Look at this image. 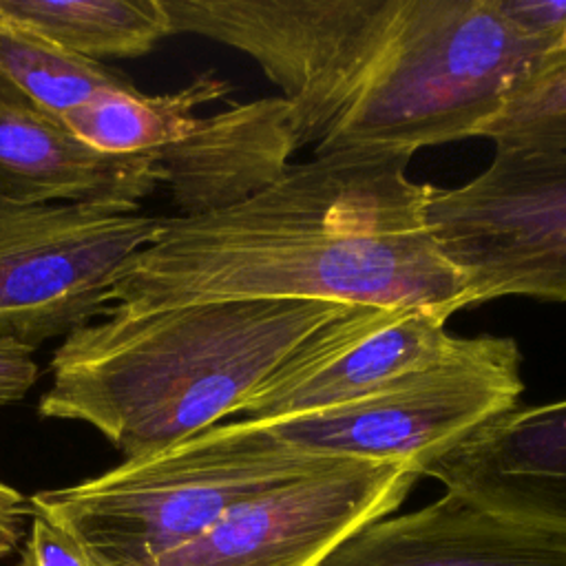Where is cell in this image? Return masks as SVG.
I'll return each instance as SVG.
<instances>
[{
	"label": "cell",
	"mask_w": 566,
	"mask_h": 566,
	"mask_svg": "<svg viewBox=\"0 0 566 566\" xmlns=\"http://www.w3.org/2000/svg\"><path fill=\"white\" fill-rule=\"evenodd\" d=\"M522 389V354L513 338L455 336L438 360L352 402L259 424L303 455L407 464L422 475L431 460L513 409Z\"/></svg>",
	"instance_id": "5b68a950"
},
{
	"label": "cell",
	"mask_w": 566,
	"mask_h": 566,
	"mask_svg": "<svg viewBox=\"0 0 566 566\" xmlns=\"http://www.w3.org/2000/svg\"><path fill=\"white\" fill-rule=\"evenodd\" d=\"M20 537H22V531H15V528H9V526L0 524V559L11 555L18 548Z\"/></svg>",
	"instance_id": "603a6c76"
},
{
	"label": "cell",
	"mask_w": 566,
	"mask_h": 566,
	"mask_svg": "<svg viewBox=\"0 0 566 566\" xmlns=\"http://www.w3.org/2000/svg\"><path fill=\"white\" fill-rule=\"evenodd\" d=\"M172 33L259 62L292 108L298 146H318L374 71L402 0H161Z\"/></svg>",
	"instance_id": "8992f818"
},
{
	"label": "cell",
	"mask_w": 566,
	"mask_h": 566,
	"mask_svg": "<svg viewBox=\"0 0 566 566\" xmlns=\"http://www.w3.org/2000/svg\"><path fill=\"white\" fill-rule=\"evenodd\" d=\"M0 20L97 64L146 55L170 35L161 0H0Z\"/></svg>",
	"instance_id": "9a60e30c"
},
{
	"label": "cell",
	"mask_w": 566,
	"mask_h": 566,
	"mask_svg": "<svg viewBox=\"0 0 566 566\" xmlns=\"http://www.w3.org/2000/svg\"><path fill=\"white\" fill-rule=\"evenodd\" d=\"M298 148L292 108L279 95L199 117L192 133L157 150V159L177 217H197L276 181Z\"/></svg>",
	"instance_id": "4fadbf2b"
},
{
	"label": "cell",
	"mask_w": 566,
	"mask_h": 566,
	"mask_svg": "<svg viewBox=\"0 0 566 566\" xmlns=\"http://www.w3.org/2000/svg\"><path fill=\"white\" fill-rule=\"evenodd\" d=\"M159 184L157 150L102 153L62 119L0 111V195L11 201L139 210Z\"/></svg>",
	"instance_id": "5bb4252c"
},
{
	"label": "cell",
	"mask_w": 566,
	"mask_h": 566,
	"mask_svg": "<svg viewBox=\"0 0 566 566\" xmlns=\"http://www.w3.org/2000/svg\"><path fill=\"white\" fill-rule=\"evenodd\" d=\"M447 318L420 307L352 305L305 338L239 407L276 422L327 411L438 360L455 336Z\"/></svg>",
	"instance_id": "30bf717a"
},
{
	"label": "cell",
	"mask_w": 566,
	"mask_h": 566,
	"mask_svg": "<svg viewBox=\"0 0 566 566\" xmlns=\"http://www.w3.org/2000/svg\"><path fill=\"white\" fill-rule=\"evenodd\" d=\"M352 305L217 301L146 314L106 310L51 358L42 418L97 429L124 458L201 433L241 402L316 329Z\"/></svg>",
	"instance_id": "7a4b0ae2"
},
{
	"label": "cell",
	"mask_w": 566,
	"mask_h": 566,
	"mask_svg": "<svg viewBox=\"0 0 566 566\" xmlns=\"http://www.w3.org/2000/svg\"><path fill=\"white\" fill-rule=\"evenodd\" d=\"M478 137L495 150H566V66L513 97Z\"/></svg>",
	"instance_id": "ac0fdd59"
},
{
	"label": "cell",
	"mask_w": 566,
	"mask_h": 566,
	"mask_svg": "<svg viewBox=\"0 0 566 566\" xmlns=\"http://www.w3.org/2000/svg\"><path fill=\"white\" fill-rule=\"evenodd\" d=\"M564 66L566 40L520 27L502 0H402L363 91L314 155H413L478 137L513 97Z\"/></svg>",
	"instance_id": "3957f363"
},
{
	"label": "cell",
	"mask_w": 566,
	"mask_h": 566,
	"mask_svg": "<svg viewBox=\"0 0 566 566\" xmlns=\"http://www.w3.org/2000/svg\"><path fill=\"white\" fill-rule=\"evenodd\" d=\"M409 159L385 148L321 153L234 206L164 217L113 281L111 310L329 301L449 318L471 307L427 226V184L407 177Z\"/></svg>",
	"instance_id": "6da1fadb"
},
{
	"label": "cell",
	"mask_w": 566,
	"mask_h": 566,
	"mask_svg": "<svg viewBox=\"0 0 566 566\" xmlns=\"http://www.w3.org/2000/svg\"><path fill=\"white\" fill-rule=\"evenodd\" d=\"M20 566H102L99 559L69 528L29 509Z\"/></svg>",
	"instance_id": "d6986e66"
},
{
	"label": "cell",
	"mask_w": 566,
	"mask_h": 566,
	"mask_svg": "<svg viewBox=\"0 0 566 566\" xmlns=\"http://www.w3.org/2000/svg\"><path fill=\"white\" fill-rule=\"evenodd\" d=\"M422 475L486 509L566 535V398L515 405L431 460Z\"/></svg>",
	"instance_id": "8fae6325"
},
{
	"label": "cell",
	"mask_w": 566,
	"mask_h": 566,
	"mask_svg": "<svg viewBox=\"0 0 566 566\" xmlns=\"http://www.w3.org/2000/svg\"><path fill=\"white\" fill-rule=\"evenodd\" d=\"M424 217L471 305L566 301V150H495L462 186L427 184Z\"/></svg>",
	"instance_id": "52a82bcc"
},
{
	"label": "cell",
	"mask_w": 566,
	"mask_h": 566,
	"mask_svg": "<svg viewBox=\"0 0 566 566\" xmlns=\"http://www.w3.org/2000/svg\"><path fill=\"white\" fill-rule=\"evenodd\" d=\"M504 11L524 29L566 40V2L502 0Z\"/></svg>",
	"instance_id": "44dd1931"
},
{
	"label": "cell",
	"mask_w": 566,
	"mask_h": 566,
	"mask_svg": "<svg viewBox=\"0 0 566 566\" xmlns=\"http://www.w3.org/2000/svg\"><path fill=\"white\" fill-rule=\"evenodd\" d=\"M128 88L135 84L124 73L0 20V111L62 119L102 91Z\"/></svg>",
	"instance_id": "e0dca14e"
},
{
	"label": "cell",
	"mask_w": 566,
	"mask_h": 566,
	"mask_svg": "<svg viewBox=\"0 0 566 566\" xmlns=\"http://www.w3.org/2000/svg\"><path fill=\"white\" fill-rule=\"evenodd\" d=\"M420 473L343 460L252 495L146 566H321L365 524L391 515Z\"/></svg>",
	"instance_id": "9c48e42d"
},
{
	"label": "cell",
	"mask_w": 566,
	"mask_h": 566,
	"mask_svg": "<svg viewBox=\"0 0 566 566\" xmlns=\"http://www.w3.org/2000/svg\"><path fill=\"white\" fill-rule=\"evenodd\" d=\"M321 566H566V535L444 491L365 524Z\"/></svg>",
	"instance_id": "7c38bea8"
},
{
	"label": "cell",
	"mask_w": 566,
	"mask_h": 566,
	"mask_svg": "<svg viewBox=\"0 0 566 566\" xmlns=\"http://www.w3.org/2000/svg\"><path fill=\"white\" fill-rule=\"evenodd\" d=\"M343 460L285 449L254 420H226L77 484L38 491L29 509L69 528L102 566H146L234 504Z\"/></svg>",
	"instance_id": "277c9868"
},
{
	"label": "cell",
	"mask_w": 566,
	"mask_h": 566,
	"mask_svg": "<svg viewBox=\"0 0 566 566\" xmlns=\"http://www.w3.org/2000/svg\"><path fill=\"white\" fill-rule=\"evenodd\" d=\"M27 517H29V497H24L18 489L0 480V524L22 531Z\"/></svg>",
	"instance_id": "7402d4cb"
},
{
	"label": "cell",
	"mask_w": 566,
	"mask_h": 566,
	"mask_svg": "<svg viewBox=\"0 0 566 566\" xmlns=\"http://www.w3.org/2000/svg\"><path fill=\"white\" fill-rule=\"evenodd\" d=\"M40 369L33 360V349L0 338V407L22 400L38 382Z\"/></svg>",
	"instance_id": "ffe728a7"
},
{
	"label": "cell",
	"mask_w": 566,
	"mask_h": 566,
	"mask_svg": "<svg viewBox=\"0 0 566 566\" xmlns=\"http://www.w3.org/2000/svg\"><path fill=\"white\" fill-rule=\"evenodd\" d=\"M164 217L69 203H18L0 195V338L35 352L106 314L124 263Z\"/></svg>",
	"instance_id": "ba28073f"
},
{
	"label": "cell",
	"mask_w": 566,
	"mask_h": 566,
	"mask_svg": "<svg viewBox=\"0 0 566 566\" xmlns=\"http://www.w3.org/2000/svg\"><path fill=\"white\" fill-rule=\"evenodd\" d=\"M228 93L230 84L226 80L217 77L214 71H203L177 93L102 91L71 108L62 122L73 135L102 153H155L188 137L199 119L195 111Z\"/></svg>",
	"instance_id": "2e32d148"
}]
</instances>
